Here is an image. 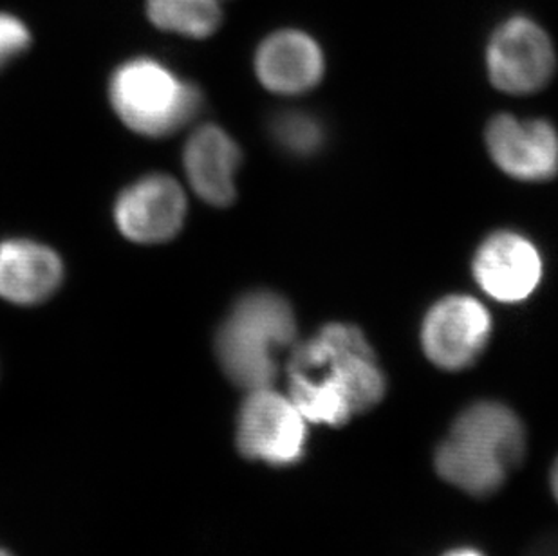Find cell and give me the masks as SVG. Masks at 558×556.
<instances>
[{"label":"cell","instance_id":"19","mask_svg":"<svg viewBox=\"0 0 558 556\" xmlns=\"http://www.w3.org/2000/svg\"><path fill=\"white\" fill-rule=\"evenodd\" d=\"M551 489H554L555 499L558 500V459L555 461L551 470Z\"/></svg>","mask_w":558,"mask_h":556},{"label":"cell","instance_id":"7","mask_svg":"<svg viewBox=\"0 0 558 556\" xmlns=\"http://www.w3.org/2000/svg\"><path fill=\"white\" fill-rule=\"evenodd\" d=\"M490 335L492 318L485 305L472 297L450 294L428 310L422 346L437 367L461 371L481 356Z\"/></svg>","mask_w":558,"mask_h":556},{"label":"cell","instance_id":"8","mask_svg":"<svg viewBox=\"0 0 558 556\" xmlns=\"http://www.w3.org/2000/svg\"><path fill=\"white\" fill-rule=\"evenodd\" d=\"M186 200L183 189L163 173H153L126 186L114 206V221L129 241L158 244L183 228Z\"/></svg>","mask_w":558,"mask_h":556},{"label":"cell","instance_id":"18","mask_svg":"<svg viewBox=\"0 0 558 556\" xmlns=\"http://www.w3.org/2000/svg\"><path fill=\"white\" fill-rule=\"evenodd\" d=\"M442 556H485L483 553L477 552V549H453V552L447 553V555Z\"/></svg>","mask_w":558,"mask_h":556},{"label":"cell","instance_id":"10","mask_svg":"<svg viewBox=\"0 0 558 556\" xmlns=\"http://www.w3.org/2000/svg\"><path fill=\"white\" fill-rule=\"evenodd\" d=\"M474 277L492 299L515 304L526 300L541 283L543 257L521 233L497 231L475 252Z\"/></svg>","mask_w":558,"mask_h":556},{"label":"cell","instance_id":"13","mask_svg":"<svg viewBox=\"0 0 558 556\" xmlns=\"http://www.w3.org/2000/svg\"><path fill=\"white\" fill-rule=\"evenodd\" d=\"M62 278V261L51 247L26 239L0 244V299L38 304L59 289Z\"/></svg>","mask_w":558,"mask_h":556},{"label":"cell","instance_id":"12","mask_svg":"<svg viewBox=\"0 0 558 556\" xmlns=\"http://www.w3.org/2000/svg\"><path fill=\"white\" fill-rule=\"evenodd\" d=\"M241 148L221 126L205 125L190 136L183 167L190 186L214 206L232 205L238 194L235 178L241 167Z\"/></svg>","mask_w":558,"mask_h":556},{"label":"cell","instance_id":"2","mask_svg":"<svg viewBox=\"0 0 558 556\" xmlns=\"http://www.w3.org/2000/svg\"><path fill=\"white\" fill-rule=\"evenodd\" d=\"M526 454L519 415L499 401H475L456 418L436 451L437 473L464 494H496Z\"/></svg>","mask_w":558,"mask_h":556},{"label":"cell","instance_id":"1","mask_svg":"<svg viewBox=\"0 0 558 556\" xmlns=\"http://www.w3.org/2000/svg\"><path fill=\"white\" fill-rule=\"evenodd\" d=\"M290 398L310 423L340 426L384 399L385 374L364 333L348 324L322 327L288 363Z\"/></svg>","mask_w":558,"mask_h":556},{"label":"cell","instance_id":"17","mask_svg":"<svg viewBox=\"0 0 558 556\" xmlns=\"http://www.w3.org/2000/svg\"><path fill=\"white\" fill-rule=\"evenodd\" d=\"M524 556H558V531L537 539Z\"/></svg>","mask_w":558,"mask_h":556},{"label":"cell","instance_id":"15","mask_svg":"<svg viewBox=\"0 0 558 556\" xmlns=\"http://www.w3.org/2000/svg\"><path fill=\"white\" fill-rule=\"evenodd\" d=\"M269 134L277 147L291 158H313L326 145V126L306 111H282L269 123Z\"/></svg>","mask_w":558,"mask_h":556},{"label":"cell","instance_id":"5","mask_svg":"<svg viewBox=\"0 0 558 556\" xmlns=\"http://www.w3.org/2000/svg\"><path fill=\"white\" fill-rule=\"evenodd\" d=\"M307 423L293 399L269 389L250 390L238 418V446L253 461L291 467L302 461Z\"/></svg>","mask_w":558,"mask_h":556},{"label":"cell","instance_id":"20","mask_svg":"<svg viewBox=\"0 0 558 556\" xmlns=\"http://www.w3.org/2000/svg\"><path fill=\"white\" fill-rule=\"evenodd\" d=\"M0 556H13V555H11V553H8V552H5V549H2V547H0Z\"/></svg>","mask_w":558,"mask_h":556},{"label":"cell","instance_id":"14","mask_svg":"<svg viewBox=\"0 0 558 556\" xmlns=\"http://www.w3.org/2000/svg\"><path fill=\"white\" fill-rule=\"evenodd\" d=\"M147 15L163 32L206 38L221 24V0H147Z\"/></svg>","mask_w":558,"mask_h":556},{"label":"cell","instance_id":"4","mask_svg":"<svg viewBox=\"0 0 558 556\" xmlns=\"http://www.w3.org/2000/svg\"><path fill=\"white\" fill-rule=\"evenodd\" d=\"M109 95L118 118L148 137L180 131L201 107L199 89L153 58H134L120 65L112 74Z\"/></svg>","mask_w":558,"mask_h":556},{"label":"cell","instance_id":"11","mask_svg":"<svg viewBox=\"0 0 558 556\" xmlns=\"http://www.w3.org/2000/svg\"><path fill=\"white\" fill-rule=\"evenodd\" d=\"M324 55L318 44L295 29L269 35L255 57V71L266 89L277 95H302L324 76Z\"/></svg>","mask_w":558,"mask_h":556},{"label":"cell","instance_id":"3","mask_svg":"<svg viewBox=\"0 0 558 556\" xmlns=\"http://www.w3.org/2000/svg\"><path fill=\"white\" fill-rule=\"evenodd\" d=\"M296 336L290 302L274 291L241 297L216 336L222 371L241 389H266L277 376V352Z\"/></svg>","mask_w":558,"mask_h":556},{"label":"cell","instance_id":"16","mask_svg":"<svg viewBox=\"0 0 558 556\" xmlns=\"http://www.w3.org/2000/svg\"><path fill=\"white\" fill-rule=\"evenodd\" d=\"M32 44V35L26 24L16 16L0 13V69H4L13 58L24 53Z\"/></svg>","mask_w":558,"mask_h":556},{"label":"cell","instance_id":"9","mask_svg":"<svg viewBox=\"0 0 558 556\" xmlns=\"http://www.w3.org/2000/svg\"><path fill=\"white\" fill-rule=\"evenodd\" d=\"M486 147L510 178L535 183L557 176L558 134L549 121L496 116L486 129Z\"/></svg>","mask_w":558,"mask_h":556},{"label":"cell","instance_id":"6","mask_svg":"<svg viewBox=\"0 0 558 556\" xmlns=\"http://www.w3.org/2000/svg\"><path fill=\"white\" fill-rule=\"evenodd\" d=\"M486 65L492 84L510 95L543 89L557 68L554 44L537 22L513 16L494 33Z\"/></svg>","mask_w":558,"mask_h":556},{"label":"cell","instance_id":"21","mask_svg":"<svg viewBox=\"0 0 558 556\" xmlns=\"http://www.w3.org/2000/svg\"><path fill=\"white\" fill-rule=\"evenodd\" d=\"M221 2H222V0H221Z\"/></svg>","mask_w":558,"mask_h":556}]
</instances>
